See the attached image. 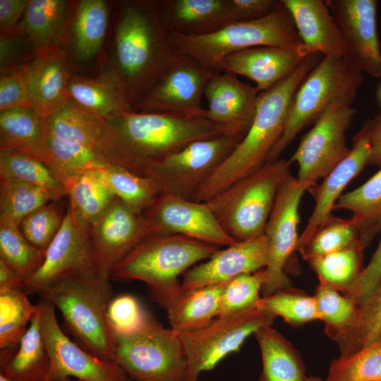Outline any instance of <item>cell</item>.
<instances>
[{
  "instance_id": "obj_28",
  "label": "cell",
  "mask_w": 381,
  "mask_h": 381,
  "mask_svg": "<svg viewBox=\"0 0 381 381\" xmlns=\"http://www.w3.org/2000/svg\"><path fill=\"white\" fill-rule=\"evenodd\" d=\"M170 32L188 36L213 33L235 23L231 0H158Z\"/></svg>"
},
{
  "instance_id": "obj_59",
  "label": "cell",
  "mask_w": 381,
  "mask_h": 381,
  "mask_svg": "<svg viewBox=\"0 0 381 381\" xmlns=\"http://www.w3.org/2000/svg\"><path fill=\"white\" fill-rule=\"evenodd\" d=\"M0 381H12V380L7 379L4 376L0 375ZM44 381H54V380L49 375V376Z\"/></svg>"
},
{
  "instance_id": "obj_54",
  "label": "cell",
  "mask_w": 381,
  "mask_h": 381,
  "mask_svg": "<svg viewBox=\"0 0 381 381\" xmlns=\"http://www.w3.org/2000/svg\"><path fill=\"white\" fill-rule=\"evenodd\" d=\"M381 232V231H380ZM381 278V237L368 264L344 295L357 306L372 292Z\"/></svg>"
},
{
  "instance_id": "obj_50",
  "label": "cell",
  "mask_w": 381,
  "mask_h": 381,
  "mask_svg": "<svg viewBox=\"0 0 381 381\" xmlns=\"http://www.w3.org/2000/svg\"><path fill=\"white\" fill-rule=\"evenodd\" d=\"M265 281V268L228 281L222 293L219 315L237 313L256 305Z\"/></svg>"
},
{
  "instance_id": "obj_56",
  "label": "cell",
  "mask_w": 381,
  "mask_h": 381,
  "mask_svg": "<svg viewBox=\"0 0 381 381\" xmlns=\"http://www.w3.org/2000/svg\"><path fill=\"white\" fill-rule=\"evenodd\" d=\"M28 4L29 0H0V32L18 26Z\"/></svg>"
},
{
  "instance_id": "obj_19",
  "label": "cell",
  "mask_w": 381,
  "mask_h": 381,
  "mask_svg": "<svg viewBox=\"0 0 381 381\" xmlns=\"http://www.w3.org/2000/svg\"><path fill=\"white\" fill-rule=\"evenodd\" d=\"M339 28L344 57L363 73L381 77V49L375 0H325Z\"/></svg>"
},
{
  "instance_id": "obj_36",
  "label": "cell",
  "mask_w": 381,
  "mask_h": 381,
  "mask_svg": "<svg viewBox=\"0 0 381 381\" xmlns=\"http://www.w3.org/2000/svg\"><path fill=\"white\" fill-rule=\"evenodd\" d=\"M381 334V278L358 306L351 322L332 338L340 355L347 356L359 350Z\"/></svg>"
},
{
  "instance_id": "obj_58",
  "label": "cell",
  "mask_w": 381,
  "mask_h": 381,
  "mask_svg": "<svg viewBox=\"0 0 381 381\" xmlns=\"http://www.w3.org/2000/svg\"><path fill=\"white\" fill-rule=\"evenodd\" d=\"M24 288V280L0 259V293Z\"/></svg>"
},
{
  "instance_id": "obj_10",
  "label": "cell",
  "mask_w": 381,
  "mask_h": 381,
  "mask_svg": "<svg viewBox=\"0 0 381 381\" xmlns=\"http://www.w3.org/2000/svg\"><path fill=\"white\" fill-rule=\"evenodd\" d=\"M258 302L239 313L218 315L200 328L178 332L187 357L186 381H198L201 373L238 351L248 336L272 325L275 317Z\"/></svg>"
},
{
  "instance_id": "obj_9",
  "label": "cell",
  "mask_w": 381,
  "mask_h": 381,
  "mask_svg": "<svg viewBox=\"0 0 381 381\" xmlns=\"http://www.w3.org/2000/svg\"><path fill=\"white\" fill-rule=\"evenodd\" d=\"M114 361L140 381H186L187 357L179 333L150 315L135 330L115 335Z\"/></svg>"
},
{
  "instance_id": "obj_5",
  "label": "cell",
  "mask_w": 381,
  "mask_h": 381,
  "mask_svg": "<svg viewBox=\"0 0 381 381\" xmlns=\"http://www.w3.org/2000/svg\"><path fill=\"white\" fill-rule=\"evenodd\" d=\"M279 158L238 180L207 202L223 229L236 241L265 234L278 190L291 173Z\"/></svg>"
},
{
  "instance_id": "obj_26",
  "label": "cell",
  "mask_w": 381,
  "mask_h": 381,
  "mask_svg": "<svg viewBox=\"0 0 381 381\" xmlns=\"http://www.w3.org/2000/svg\"><path fill=\"white\" fill-rule=\"evenodd\" d=\"M309 54L344 56V43L336 20L322 0H281Z\"/></svg>"
},
{
  "instance_id": "obj_48",
  "label": "cell",
  "mask_w": 381,
  "mask_h": 381,
  "mask_svg": "<svg viewBox=\"0 0 381 381\" xmlns=\"http://www.w3.org/2000/svg\"><path fill=\"white\" fill-rule=\"evenodd\" d=\"M66 213L59 201H52L27 215L19 228L32 246L45 253L59 233Z\"/></svg>"
},
{
  "instance_id": "obj_18",
  "label": "cell",
  "mask_w": 381,
  "mask_h": 381,
  "mask_svg": "<svg viewBox=\"0 0 381 381\" xmlns=\"http://www.w3.org/2000/svg\"><path fill=\"white\" fill-rule=\"evenodd\" d=\"M143 215L152 236L182 235L217 246L237 241L223 229L205 202L162 193Z\"/></svg>"
},
{
  "instance_id": "obj_16",
  "label": "cell",
  "mask_w": 381,
  "mask_h": 381,
  "mask_svg": "<svg viewBox=\"0 0 381 381\" xmlns=\"http://www.w3.org/2000/svg\"><path fill=\"white\" fill-rule=\"evenodd\" d=\"M92 274L98 273L89 229L68 207L59 233L45 252L42 265L25 282L23 289L27 295L40 294L63 280Z\"/></svg>"
},
{
  "instance_id": "obj_1",
  "label": "cell",
  "mask_w": 381,
  "mask_h": 381,
  "mask_svg": "<svg viewBox=\"0 0 381 381\" xmlns=\"http://www.w3.org/2000/svg\"><path fill=\"white\" fill-rule=\"evenodd\" d=\"M246 128L207 118L126 111L105 119L96 150L109 164L146 176L155 164L190 143Z\"/></svg>"
},
{
  "instance_id": "obj_22",
  "label": "cell",
  "mask_w": 381,
  "mask_h": 381,
  "mask_svg": "<svg viewBox=\"0 0 381 381\" xmlns=\"http://www.w3.org/2000/svg\"><path fill=\"white\" fill-rule=\"evenodd\" d=\"M308 54L305 50L278 47H251L228 55L222 70L250 79L261 92L289 76Z\"/></svg>"
},
{
  "instance_id": "obj_62",
  "label": "cell",
  "mask_w": 381,
  "mask_h": 381,
  "mask_svg": "<svg viewBox=\"0 0 381 381\" xmlns=\"http://www.w3.org/2000/svg\"><path fill=\"white\" fill-rule=\"evenodd\" d=\"M378 98H379L380 102H381V85L378 91Z\"/></svg>"
},
{
  "instance_id": "obj_57",
  "label": "cell",
  "mask_w": 381,
  "mask_h": 381,
  "mask_svg": "<svg viewBox=\"0 0 381 381\" xmlns=\"http://www.w3.org/2000/svg\"><path fill=\"white\" fill-rule=\"evenodd\" d=\"M365 128L370 144L368 165L381 167V113L365 121Z\"/></svg>"
},
{
  "instance_id": "obj_24",
  "label": "cell",
  "mask_w": 381,
  "mask_h": 381,
  "mask_svg": "<svg viewBox=\"0 0 381 381\" xmlns=\"http://www.w3.org/2000/svg\"><path fill=\"white\" fill-rule=\"evenodd\" d=\"M259 94L255 85L241 81L236 75L214 73L204 91L208 102L206 118L216 123L249 129Z\"/></svg>"
},
{
  "instance_id": "obj_32",
  "label": "cell",
  "mask_w": 381,
  "mask_h": 381,
  "mask_svg": "<svg viewBox=\"0 0 381 381\" xmlns=\"http://www.w3.org/2000/svg\"><path fill=\"white\" fill-rule=\"evenodd\" d=\"M262 356L258 381H307L303 360L293 345L272 325L254 334Z\"/></svg>"
},
{
  "instance_id": "obj_30",
  "label": "cell",
  "mask_w": 381,
  "mask_h": 381,
  "mask_svg": "<svg viewBox=\"0 0 381 381\" xmlns=\"http://www.w3.org/2000/svg\"><path fill=\"white\" fill-rule=\"evenodd\" d=\"M47 137L46 117L32 107H20L0 111V147L28 154L50 168L52 157Z\"/></svg>"
},
{
  "instance_id": "obj_37",
  "label": "cell",
  "mask_w": 381,
  "mask_h": 381,
  "mask_svg": "<svg viewBox=\"0 0 381 381\" xmlns=\"http://www.w3.org/2000/svg\"><path fill=\"white\" fill-rule=\"evenodd\" d=\"M0 178H12L36 186L53 201H60L68 195L64 186L44 162L13 149L0 147Z\"/></svg>"
},
{
  "instance_id": "obj_14",
  "label": "cell",
  "mask_w": 381,
  "mask_h": 381,
  "mask_svg": "<svg viewBox=\"0 0 381 381\" xmlns=\"http://www.w3.org/2000/svg\"><path fill=\"white\" fill-rule=\"evenodd\" d=\"M37 306L54 380L128 381V374L116 362L95 356L65 334L58 323L56 307L48 298L41 297Z\"/></svg>"
},
{
  "instance_id": "obj_12",
  "label": "cell",
  "mask_w": 381,
  "mask_h": 381,
  "mask_svg": "<svg viewBox=\"0 0 381 381\" xmlns=\"http://www.w3.org/2000/svg\"><path fill=\"white\" fill-rule=\"evenodd\" d=\"M213 74L179 49L133 110L206 118L202 100Z\"/></svg>"
},
{
  "instance_id": "obj_25",
  "label": "cell",
  "mask_w": 381,
  "mask_h": 381,
  "mask_svg": "<svg viewBox=\"0 0 381 381\" xmlns=\"http://www.w3.org/2000/svg\"><path fill=\"white\" fill-rule=\"evenodd\" d=\"M30 107L47 117L69 98L68 57L61 47L38 55L26 64Z\"/></svg>"
},
{
  "instance_id": "obj_52",
  "label": "cell",
  "mask_w": 381,
  "mask_h": 381,
  "mask_svg": "<svg viewBox=\"0 0 381 381\" xmlns=\"http://www.w3.org/2000/svg\"><path fill=\"white\" fill-rule=\"evenodd\" d=\"M0 33L1 74L25 65L37 56L30 40L19 26Z\"/></svg>"
},
{
  "instance_id": "obj_29",
  "label": "cell",
  "mask_w": 381,
  "mask_h": 381,
  "mask_svg": "<svg viewBox=\"0 0 381 381\" xmlns=\"http://www.w3.org/2000/svg\"><path fill=\"white\" fill-rule=\"evenodd\" d=\"M67 88L70 98L104 119L133 111L123 82L110 62L104 61L94 78L71 75Z\"/></svg>"
},
{
  "instance_id": "obj_11",
  "label": "cell",
  "mask_w": 381,
  "mask_h": 381,
  "mask_svg": "<svg viewBox=\"0 0 381 381\" xmlns=\"http://www.w3.org/2000/svg\"><path fill=\"white\" fill-rule=\"evenodd\" d=\"M247 131L234 130L195 141L155 164L145 177L152 179L162 193L191 200Z\"/></svg>"
},
{
  "instance_id": "obj_51",
  "label": "cell",
  "mask_w": 381,
  "mask_h": 381,
  "mask_svg": "<svg viewBox=\"0 0 381 381\" xmlns=\"http://www.w3.org/2000/svg\"><path fill=\"white\" fill-rule=\"evenodd\" d=\"M107 319L114 334H123L139 328L150 314L134 296L123 294L112 298L107 309Z\"/></svg>"
},
{
  "instance_id": "obj_6",
  "label": "cell",
  "mask_w": 381,
  "mask_h": 381,
  "mask_svg": "<svg viewBox=\"0 0 381 381\" xmlns=\"http://www.w3.org/2000/svg\"><path fill=\"white\" fill-rule=\"evenodd\" d=\"M39 295L59 309L66 325L85 349L103 360L114 361L115 335L107 315L112 298L109 280L98 274L70 278Z\"/></svg>"
},
{
  "instance_id": "obj_38",
  "label": "cell",
  "mask_w": 381,
  "mask_h": 381,
  "mask_svg": "<svg viewBox=\"0 0 381 381\" xmlns=\"http://www.w3.org/2000/svg\"><path fill=\"white\" fill-rule=\"evenodd\" d=\"M99 169L85 173L67 190L68 208L76 219L88 229L116 197Z\"/></svg>"
},
{
  "instance_id": "obj_46",
  "label": "cell",
  "mask_w": 381,
  "mask_h": 381,
  "mask_svg": "<svg viewBox=\"0 0 381 381\" xmlns=\"http://www.w3.org/2000/svg\"><path fill=\"white\" fill-rule=\"evenodd\" d=\"M258 303L275 318L279 316L293 326L320 320L314 296L293 287L263 296Z\"/></svg>"
},
{
  "instance_id": "obj_15",
  "label": "cell",
  "mask_w": 381,
  "mask_h": 381,
  "mask_svg": "<svg viewBox=\"0 0 381 381\" xmlns=\"http://www.w3.org/2000/svg\"><path fill=\"white\" fill-rule=\"evenodd\" d=\"M312 186L290 174L278 190L265 231L269 242V257L265 268L266 281L261 290L264 296L291 287L285 266L296 251L301 198Z\"/></svg>"
},
{
  "instance_id": "obj_20",
  "label": "cell",
  "mask_w": 381,
  "mask_h": 381,
  "mask_svg": "<svg viewBox=\"0 0 381 381\" xmlns=\"http://www.w3.org/2000/svg\"><path fill=\"white\" fill-rule=\"evenodd\" d=\"M268 257L269 242L265 234L237 241L186 271L181 284L190 290L226 282L265 268Z\"/></svg>"
},
{
  "instance_id": "obj_13",
  "label": "cell",
  "mask_w": 381,
  "mask_h": 381,
  "mask_svg": "<svg viewBox=\"0 0 381 381\" xmlns=\"http://www.w3.org/2000/svg\"><path fill=\"white\" fill-rule=\"evenodd\" d=\"M356 110L351 106L334 104L315 121L302 137L289 159L298 165L297 179L312 186L326 177L349 154L346 132Z\"/></svg>"
},
{
  "instance_id": "obj_40",
  "label": "cell",
  "mask_w": 381,
  "mask_h": 381,
  "mask_svg": "<svg viewBox=\"0 0 381 381\" xmlns=\"http://www.w3.org/2000/svg\"><path fill=\"white\" fill-rule=\"evenodd\" d=\"M45 253L32 246L10 217L0 214V259L25 282L42 265Z\"/></svg>"
},
{
  "instance_id": "obj_34",
  "label": "cell",
  "mask_w": 381,
  "mask_h": 381,
  "mask_svg": "<svg viewBox=\"0 0 381 381\" xmlns=\"http://www.w3.org/2000/svg\"><path fill=\"white\" fill-rule=\"evenodd\" d=\"M109 20V7L104 0L76 1L70 35L73 55L87 61L99 52Z\"/></svg>"
},
{
  "instance_id": "obj_33",
  "label": "cell",
  "mask_w": 381,
  "mask_h": 381,
  "mask_svg": "<svg viewBox=\"0 0 381 381\" xmlns=\"http://www.w3.org/2000/svg\"><path fill=\"white\" fill-rule=\"evenodd\" d=\"M46 120L48 135L95 150L105 128V119L90 112L70 97Z\"/></svg>"
},
{
  "instance_id": "obj_7",
  "label": "cell",
  "mask_w": 381,
  "mask_h": 381,
  "mask_svg": "<svg viewBox=\"0 0 381 381\" xmlns=\"http://www.w3.org/2000/svg\"><path fill=\"white\" fill-rule=\"evenodd\" d=\"M363 81V73L344 56L323 57L295 92L284 133L268 162L279 159L297 134L316 121L329 106H351Z\"/></svg>"
},
{
  "instance_id": "obj_63",
  "label": "cell",
  "mask_w": 381,
  "mask_h": 381,
  "mask_svg": "<svg viewBox=\"0 0 381 381\" xmlns=\"http://www.w3.org/2000/svg\"><path fill=\"white\" fill-rule=\"evenodd\" d=\"M128 381H132V380L131 379H129Z\"/></svg>"
},
{
  "instance_id": "obj_4",
  "label": "cell",
  "mask_w": 381,
  "mask_h": 381,
  "mask_svg": "<svg viewBox=\"0 0 381 381\" xmlns=\"http://www.w3.org/2000/svg\"><path fill=\"white\" fill-rule=\"evenodd\" d=\"M170 35L179 50L213 73L222 70L228 55L251 47H278L308 52L282 1L274 11L260 19L232 23L205 35L188 36L175 32Z\"/></svg>"
},
{
  "instance_id": "obj_3",
  "label": "cell",
  "mask_w": 381,
  "mask_h": 381,
  "mask_svg": "<svg viewBox=\"0 0 381 381\" xmlns=\"http://www.w3.org/2000/svg\"><path fill=\"white\" fill-rule=\"evenodd\" d=\"M322 58L319 53L308 54L289 76L270 90L260 92L255 116L246 135L200 186L192 200L207 202L268 162L284 133L295 92Z\"/></svg>"
},
{
  "instance_id": "obj_17",
  "label": "cell",
  "mask_w": 381,
  "mask_h": 381,
  "mask_svg": "<svg viewBox=\"0 0 381 381\" xmlns=\"http://www.w3.org/2000/svg\"><path fill=\"white\" fill-rule=\"evenodd\" d=\"M99 277L110 280L115 267L152 234L143 214L131 210L116 196L89 227Z\"/></svg>"
},
{
  "instance_id": "obj_39",
  "label": "cell",
  "mask_w": 381,
  "mask_h": 381,
  "mask_svg": "<svg viewBox=\"0 0 381 381\" xmlns=\"http://www.w3.org/2000/svg\"><path fill=\"white\" fill-rule=\"evenodd\" d=\"M47 143L52 157L50 169L66 190L85 173L110 164L95 149L66 143L49 135Z\"/></svg>"
},
{
  "instance_id": "obj_53",
  "label": "cell",
  "mask_w": 381,
  "mask_h": 381,
  "mask_svg": "<svg viewBox=\"0 0 381 381\" xmlns=\"http://www.w3.org/2000/svg\"><path fill=\"white\" fill-rule=\"evenodd\" d=\"M20 107H30L26 64L0 77V111Z\"/></svg>"
},
{
  "instance_id": "obj_2",
  "label": "cell",
  "mask_w": 381,
  "mask_h": 381,
  "mask_svg": "<svg viewBox=\"0 0 381 381\" xmlns=\"http://www.w3.org/2000/svg\"><path fill=\"white\" fill-rule=\"evenodd\" d=\"M119 8L110 63L133 107L179 49L164 23L158 0L124 1Z\"/></svg>"
},
{
  "instance_id": "obj_45",
  "label": "cell",
  "mask_w": 381,
  "mask_h": 381,
  "mask_svg": "<svg viewBox=\"0 0 381 381\" xmlns=\"http://www.w3.org/2000/svg\"><path fill=\"white\" fill-rule=\"evenodd\" d=\"M361 243L360 231L355 220L332 216L314 234L300 252L303 258L310 260Z\"/></svg>"
},
{
  "instance_id": "obj_41",
  "label": "cell",
  "mask_w": 381,
  "mask_h": 381,
  "mask_svg": "<svg viewBox=\"0 0 381 381\" xmlns=\"http://www.w3.org/2000/svg\"><path fill=\"white\" fill-rule=\"evenodd\" d=\"M361 243L308 260L320 283L328 285L343 294L352 286L363 270Z\"/></svg>"
},
{
  "instance_id": "obj_43",
  "label": "cell",
  "mask_w": 381,
  "mask_h": 381,
  "mask_svg": "<svg viewBox=\"0 0 381 381\" xmlns=\"http://www.w3.org/2000/svg\"><path fill=\"white\" fill-rule=\"evenodd\" d=\"M324 381H381V334L354 353L332 360Z\"/></svg>"
},
{
  "instance_id": "obj_35",
  "label": "cell",
  "mask_w": 381,
  "mask_h": 381,
  "mask_svg": "<svg viewBox=\"0 0 381 381\" xmlns=\"http://www.w3.org/2000/svg\"><path fill=\"white\" fill-rule=\"evenodd\" d=\"M334 210L352 212L366 248L381 231V168L367 181L351 191L342 194Z\"/></svg>"
},
{
  "instance_id": "obj_8",
  "label": "cell",
  "mask_w": 381,
  "mask_h": 381,
  "mask_svg": "<svg viewBox=\"0 0 381 381\" xmlns=\"http://www.w3.org/2000/svg\"><path fill=\"white\" fill-rule=\"evenodd\" d=\"M219 249L217 246L182 235L151 236L115 267L111 276L142 281L155 294L180 284L181 274Z\"/></svg>"
},
{
  "instance_id": "obj_61",
  "label": "cell",
  "mask_w": 381,
  "mask_h": 381,
  "mask_svg": "<svg viewBox=\"0 0 381 381\" xmlns=\"http://www.w3.org/2000/svg\"><path fill=\"white\" fill-rule=\"evenodd\" d=\"M54 381H82V380H73L72 378H65V379H63V380H54Z\"/></svg>"
},
{
  "instance_id": "obj_27",
  "label": "cell",
  "mask_w": 381,
  "mask_h": 381,
  "mask_svg": "<svg viewBox=\"0 0 381 381\" xmlns=\"http://www.w3.org/2000/svg\"><path fill=\"white\" fill-rule=\"evenodd\" d=\"M76 1L29 0L19 28L37 56L63 47L70 35Z\"/></svg>"
},
{
  "instance_id": "obj_55",
  "label": "cell",
  "mask_w": 381,
  "mask_h": 381,
  "mask_svg": "<svg viewBox=\"0 0 381 381\" xmlns=\"http://www.w3.org/2000/svg\"><path fill=\"white\" fill-rule=\"evenodd\" d=\"M281 1L278 0H231L235 22L262 18L274 11Z\"/></svg>"
},
{
  "instance_id": "obj_31",
  "label": "cell",
  "mask_w": 381,
  "mask_h": 381,
  "mask_svg": "<svg viewBox=\"0 0 381 381\" xmlns=\"http://www.w3.org/2000/svg\"><path fill=\"white\" fill-rule=\"evenodd\" d=\"M49 370L50 361L37 309L19 344L1 349L0 375L12 381H44Z\"/></svg>"
},
{
  "instance_id": "obj_21",
  "label": "cell",
  "mask_w": 381,
  "mask_h": 381,
  "mask_svg": "<svg viewBox=\"0 0 381 381\" xmlns=\"http://www.w3.org/2000/svg\"><path fill=\"white\" fill-rule=\"evenodd\" d=\"M370 144L365 128H362L353 136L352 148L326 177L321 185L310 187L315 205L307 224L298 236L296 251L301 252L317 230L333 215L332 212L347 185L368 165Z\"/></svg>"
},
{
  "instance_id": "obj_23",
  "label": "cell",
  "mask_w": 381,
  "mask_h": 381,
  "mask_svg": "<svg viewBox=\"0 0 381 381\" xmlns=\"http://www.w3.org/2000/svg\"><path fill=\"white\" fill-rule=\"evenodd\" d=\"M227 282L190 290L180 283L152 295L167 311L171 329L182 332L200 328L219 315Z\"/></svg>"
},
{
  "instance_id": "obj_49",
  "label": "cell",
  "mask_w": 381,
  "mask_h": 381,
  "mask_svg": "<svg viewBox=\"0 0 381 381\" xmlns=\"http://www.w3.org/2000/svg\"><path fill=\"white\" fill-rule=\"evenodd\" d=\"M320 320L324 322L325 332L332 338L352 320L356 306L335 289L319 283L314 295Z\"/></svg>"
},
{
  "instance_id": "obj_42",
  "label": "cell",
  "mask_w": 381,
  "mask_h": 381,
  "mask_svg": "<svg viewBox=\"0 0 381 381\" xmlns=\"http://www.w3.org/2000/svg\"><path fill=\"white\" fill-rule=\"evenodd\" d=\"M99 171L115 195L138 214H143L162 193L158 185L150 178L119 166L110 164Z\"/></svg>"
},
{
  "instance_id": "obj_60",
  "label": "cell",
  "mask_w": 381,
  "mask_h": 381,
  "mask_svg": "<svg viewBox=\"0 0 381 381\" xmlns=\"http://www.w3.org/2000/svg\"><path fill=\"white\" fill-rule=\"evenodd\" d=\"M307 381H324V380L315 376L307 377Z\"/></svg>"
},
{
  "instance_id": "obj_44",
  "label": "cell",
  "mask_w": 381,
  "mask_h": 381,
  "mask_svg": "<svg viewBox=\"0 0 381 381\" xmlns=\"http://www.w3.org/2000/svg\"><path fill=\"white\" fill-rule=\"evenodd\" d=\"M23 289L0 293V348L18 346L36 313Z\"/></svg>"
},
{
  "instance_id": "obj_47",
  "label": "cell",
  "mask_w": 381,
  "mask_h": 381,
  "mask_svg": "<svg viewBox=\"0 0 381 381\" xmlns=\"http://www.w3.org/2000/svg\"><path fill=\"white\" fill-rule=\"evenodd\" d=\"M53 201L43 189L12 178H0V214L20 222L39 207Z\"/></svg>"
}]
</instances>
